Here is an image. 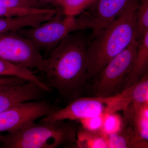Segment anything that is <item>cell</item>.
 Masks as SVG:
<instances>
[{"mask_svg":"<svg viewBox=\"0 0 148 148\" xmlns=\"http://www.w3.org/2000/svg\"><path fill=\"white\" fill-rule=\"evenodd\" d=\"M80 32L67 35L36 69L48 86L71 101L80 97L87 80L86 51L90 38Z\"/></svg>","mask_w":148,"mask_h":148,"instance_id":"cell-1","label":"cell"},{"mask_svg":"<svg viewBox=\"0 0 148 148\" xmlns=\"http://www.w3.org/2000/svg\"><path fill=\"white\" fill-rule=\"evenodd\" d=\"M140 0H135L114 20L91 36L86 51L87 79L95 77L110 61L136 39V13Z\"/></svg>","mask_w":148,"mask_h":148,"instance_id":"cell-2","label":"cell"},{"mask_svg":"<svg viewBox=\"0 0 148 148\" xmlns=\"http://www.w3.org/2000/svg\"><path fill=\"white\" fill-rule=\"evenodd\" d=\"M78 129L65 120L33 123L3 136L1 143L5 148H57L75 147Z\"/></svg>","mask_w":148,"mask_h":148,"instance_id":"cell-3","label":"cell"},{"mask_svg":"<svg viewBox=\"0 0 148 148\" xmlns=\"http://www.w3.org/2000/svg\"><path fill=\"white\" fill-rule=\"evenodd\" d=\"M85 30L79 16H66L61 11L37 27L24 28L18 33L34 44L40 50L48 54L64 38L72 32Z\"/></svg>","mask_w":148,"mask_h":148,"instance_id":"cell-4","label":"cell"},{"mask_svg":"<svg viewBox=\"0 0 148 148\" xmlns=\"http://www.w3.org/2000/svg\"><path fill=\"white\" fill-rule=\"evenodd\" d=\"M140 41L134 39L108 63L95 77L92 88L95 96L109 97L120 92L132 67Z\"/></svg>","mask_w":148,"mask_h":148,"instance_id":"cell-5","label":"cell"},{"mask_svg":"<svg viewBox=\"0 0 148 148\" xmlns=\"http://www.w3.org/2000/svg\"><path fill=\"white\" fill-rule=\"evenodd\" d=\"M117 95L109 97H79L63 108L41 119L39 122L55 120L74 121L111 112H117Z\"/></svg>","mask_w":148,"mask_h":148,"instance_id":"cell-6","label":"cell"},{"mask_svg":"<svg viewBox=\"0 0 148 148\" xmlns=\"http://www.w3.org/2000/svg\"><path fill=\"white\" fill-rule=\"evenodd\" d=\"M34 44L17 32L0 34V59L31 69H36L43 59Z\"/></svg>","mask_w":148,"mask_h":148,"instance_id":"cell-7","label":"cell"},{"mask_svg":"<svg viewBox=\"0 0 148 148\" xmlns=\"http://www.w3.org/2000/svg\"><path fill=\"white\" fill-rule=\"evenodd\" d=\"M59 109L47 100L18 103L0 113V133L15 132Z\"/></svg>","mask_w":148,"mask_h":148,"instance_id":"cell-8","label":"cell"},{"mask_svg":"<svg viewBox=\"0 0 148 148\" xmlns=\"http://www.w3.org/2000/svg\"><path fill=\"white\" fill-rule=\"evenodd\" d=\"M134 1L96 0L91 12L82 14L86 29L92 31L91 36L119 16Z\"/></svg>","mask_w":148,"mask_h":148,"instance_id":"cell-9","label":"cell"},{"mask_svg":"<svg viewBox=\"0 0 148 148\" xmlns=\"http://www.w3.org/2000/svg\"><path fill=\"white\" fill-rule=\"evenodd\" d=\"M46 92L33 82L0 85V113L18 103L40 100Z\"/></svg>","mask_w":148,"mask_h":148,"instance_id":"cell-10","label":"cell"},{"mask_svg":"<svg viewBox=\"0 0 148 148\" xmlns=\"http://www.w3.org/2000/svg\"><path fill=\"white\" fill-rule=\"evenodd\" d=\"M122 111L123 124L131 126L139 138L148 141V103L134 102Z\"/></svg>","mask_w":148,"mask_h":148,"instance_id":"cell-11","label":"cell"},{"mask_svg":"<svg viewBox=\"0 0 148 148\" xmlns=\"http://www.w3.org/2000/svg\"><path fill=\"white\" fill-rule=\"evenodd\" d=\"M148 32L140 41L132 67L125 80L121 91L137 82L148 73Z\"/></svg>","mask_w":148,"mask_h":148,"instance_id":"cell-12","label":"cell"},{"mask_svg":"<svg viewBox=\"0 0 148 148\" xmlns=\"http://www.w3.org/2000/svg\"><path fill=\"white\" fill-rule=\"evenodd\" d=\"M109 148H148V141L142 140L131 126L123 124L119 131L107 135Z\"/></svg>","mask_w":148,"mask_h":148,"instance_id":"cell-13","label":"cell"},{"mask_svg":"<svg viewBox=\"0 0 148 148\" xmlns=\"http://www.w3.org/2000/svg\"><path fill=\"white\" fill-rule=\"evenodd\" d=\"M75 147L79 148H109L107 135L102 131L92 132L83 128L78 129Z\"/></svg>","mask_w":148,"mask_h":148,"instance_id":"cell-14","label":"cell"},{"mask_svg":"<svg viewBox=\"0 0 148 148\" xmlns=\"http://www.w3.org/2000/svg\"><path fill=\"white\" fill-rule=\"evenodd\" d=\"M0 77H16L38 84L41 83L40 77L35 75L31 69L1 59Z\"/></svg>","mask_w":148,"mask_h":148,"instance_id":"cell-15","label":"cell"},{"mask_svg":"<svg viewBox=\"0 0 148 148\" xmlns=\"http://www.w3.org/2000/svg\"><path fill=\"white\" fill-rule=\"evenodd\" d=\"M96 0H59V7L66 16H76L92 6Z\"/></svg>","mask_w":148,"mask_h":148,"instance_id":"cell-16","label":"cell"},{"mask_svg":"<svg viewBox=\"0 0 148 148\" xmlns=\"http://www.w3.org/2000/svg\"><path fill=\"white\" fill-rule=\"evenodd\" d=\"M136 36L140 41L148 32V0H140L136 13Z\"/></svg>","mask_w":148,"mask_h":148,"instance_id":"cell-17","label":"cell"},{"mask_svg":"<svg viewBox=\"0 0 148 148\" xmlns=\"http://www.w3.org/2000/svg\"><path fill=\"white\" fill-rule=\"evenodd\" d=\"M56 11L55 9L10 8L0 6V17H14L36 14L51 13Z\"/></svg>","mask_w":148,"mask_h":148,"instance_id":"cell-18","label":"cell"},{"mask_svg":"<svg viewBox=\"0 0 148 148\" xmlns=\"http://www.w3.org/2000/svg\"><path fill=\"white\" fill-rule=\"evenodd\" d=\"M122 123V118L116 112L104 114L101 131L106 135H111L119 131Z\"/></svg>","mask_w":148,"mask_h":148,"instance_id":"cell-19","label":"cell"},{"mask_svg":"<svg viewBox=\"0 0 148 148\" xmlns=\"http://www.w3.org/2000/svg\"><path fill=\"white\" fill-rule=\"evenodd\" d=\"M25 26V21L20 16L0 17V34L9 32H17Z\"/></svg>","mask_w":148,"mask_h":148,"instance_id":"cell-20","label":"cell"},{"mask_svg":"<svg viewBox=\"0 0 148 148\" xmlns=\"http://www.w3.org/2000/svg\"><path fill=\"white\" fill-rule=\"evenodd\" d=\"M0 6L10 8H48L36 0H0Z\"/></svg>","mask_w":148,"mask_h":148,"instance_id":"cell-21","label":"cell"},{"mask_svg":"<svg viewBox=\"0 0 148 148\" xmlns=\"http://www.w3.org/2000/svg\"><path fill=\"white\" fill-rule=\"evenodd\" d=\"M104 114L80 120L82 128L92 132L101 131Z\"/></svg>","mask_w":148,"mask_h":148,"instance_id":"cell-22","label":"cell"},{"mask_svg":"<svg viewBox=\"0 0 148 148\" xmlns=\"http://www.w3.org/2000/svg\"><path fill=\"white\" fill-rule=\"evenodd\" d=\"M27 82L16 77H0V84H19Z\"/></svg>","mask_w":148,"mask_h":148,"instance_id":"cell-23","label":"cell"},{"mask_svg":"<svg viewBox=\"0 0 148 148\" xmlns=\"http://www.w3.org/2000/svg\"><path fill=\"white\" fill-rule=\"evenodd\" d=\"M48 8H51V6L59 7V0H36Z\"/></svg>","mask_w":148,"mask_h":148,"instance_id":"cell-24","label":"cell"},{"mask_svg":"<svg viewBox=\"0 0 148 148\" xmlns=\"http://www.w3.org/2000/svg\"><path fill=\"white\" fill-rule=\"evenodd\" d=\"M3 137V135H2L1 134V133H0V143H1V142L2 139Z\"/></svg>","mask_w":148,"mask_h":148,"instance_id":"cell-25","label":"cell"},{"mask_svg":"<svg viewBox=\"0 0 148 148\" xmlns=\"http://www.w3.org/2000/svg\"><path fill=\"white\" fill-rule=\"evenodd\" d=\"M0 85H3V84H0Z\"/></svg>","mask_w":148,"mask_h":148,"instance_id":"cell-26","label":"cell"}]
</instances>
